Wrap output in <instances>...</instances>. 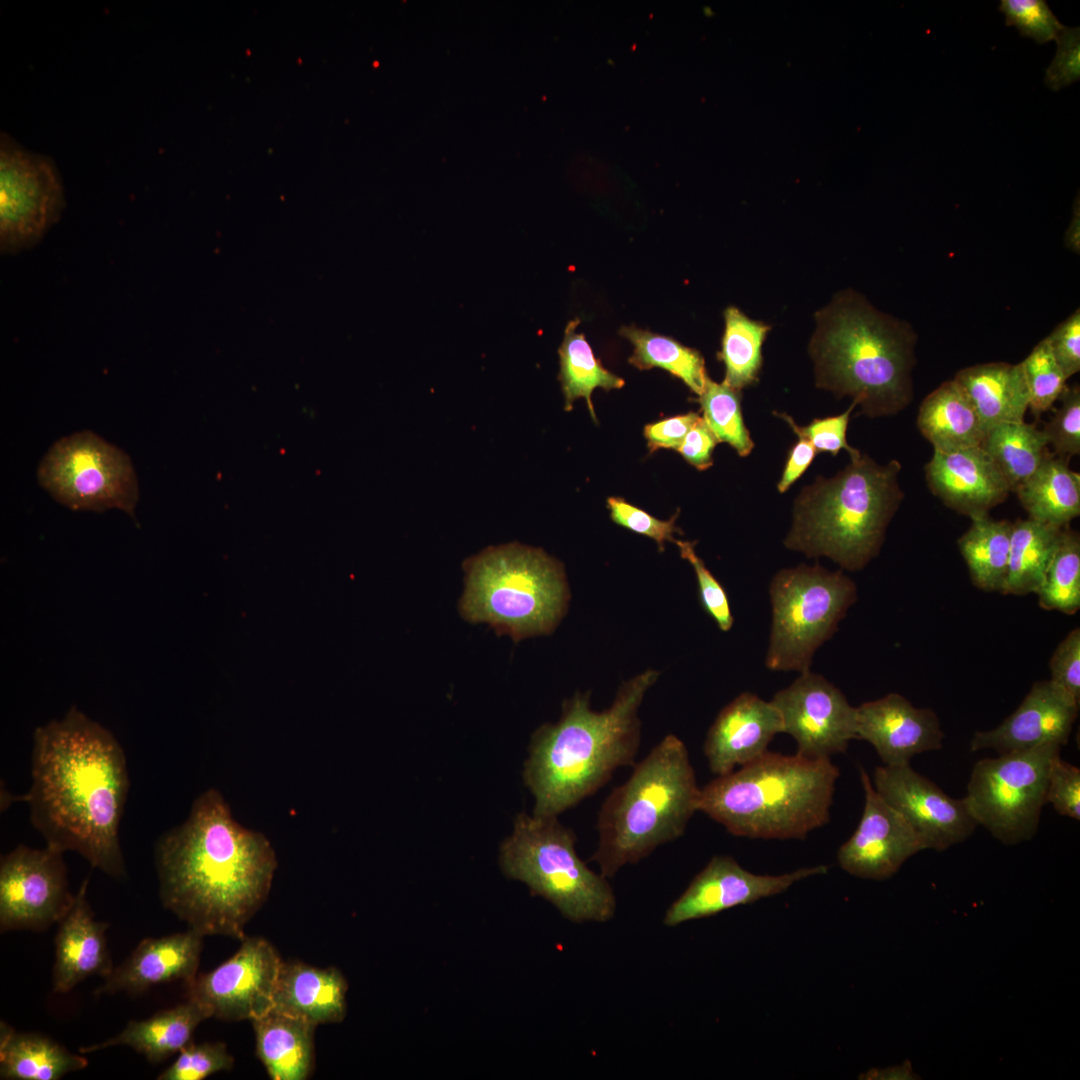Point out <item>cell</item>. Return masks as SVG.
Segmentation results:
<instances>
[{
  "label": "cell",
  "instance_id": "51",
  "mask_svg": "<svg viewBox=\"0 0 1080 1080\" xmlns=\"http://www.w3.org/2000/svg\"><path fill=\"white\" fill-rule=\"evenodd\" d=\"M1067 379L1080 370V311L1077 309L1046 338Z\"/></svg>",
  "mask_w": 1080,
  "mask_h": 1080
},
{
  "label": "cell",
  "instance_id": "23",
  "mask_svg": "<svg viewBox=\"0 0 1080 1080\" xmlns=\"http://www.w3.org/2000/svg\"><path fill=\"white\" fill-rule=\"evenodd\" d=\"M778 733L782 721L771 701L741 693L719 712L707 732L703 750L711 772L725 775L759 758Z\"/></svg>",
  "mask_w": 1080,
  "mask_h": 1080
},
{
  "label": "cell",
  "instance_id": "39",
  "mask_svg": "<svg viewBox=\"0 0 1080 1080\" xmlns=\"http://www.w3.org/2000/svg\"><path fill=\"white\" fill-rule=\"evenodd\" d=\"M1036 594L1042 609L1068 615L1080 609V536L1070 525L1061 529Z\"/></svg>",
  "mask_w": 1080,
  "mask_h": 1080
},
{
  "label": "cell",
  "instance_id": "35",
  "mask_svg": "<svg viewBox=\"0 0 1080 1080\" xmlns=\"http://www.w3.org/2000/svg\"><path fill=\"white\" fill-rule=\"evenodd\" d=\"M980 446L998 467L1011 492L1037 470L1049 453L1044 432L1024 420L990 428Z\"/></svg>",
  "mask_w": 1080,
  "mask_h": 1080
},
{
  "label": "cell",
  "instance_id": "8",
  "mask_svg": "<svg viewBox=\"0 0 1080 1080\" xmlns=\"http://www.w3.org/2000/svg\"><path fill=\"white\" fill-rule=\"evenodd\" d=\"M466 571L463 616L515 640L551 632L566 610L563 567L541 549L517 543L491 547L471 558Z\"/></svg>",
  "mask_w": 1080,
  "mask_h": 1080
},
{
  "label": "cell",
  "instance_id": "15",
  "mask_svg": "<svg viewBox=\"0 0 1080 1080\" xmlns=\"http://www.w3.org/2000/svg\"><path fill=\"white\" fill-rule=\"evenodd\" d=\"M282 963L269 941L245 936L229 959L187 984L188 998L198 1002L210 1018L251 1021L273 1008Z\"/></svg>",
  "mask_w": 1080,
  "mask_h": 1080
},
{
  "label": "cell",
  "instance_id": "25",
  "mask_svg": "<svg viewBox=\"0 0 1080 1080\" xmlns=\"http://www.w3.org/2000/svg\"><path fill=\"white\" fill-rule=\"evenodd\" d=\"M89 878L60 919L55 936L52 973L54 993H67L90 976L107 977L113 970L106 938L108 924L97 921L87 900Z\"/></svg>",
  "mask_w": 1080,
  "mask_h": 1080
},
{
  "label": "cell",
  "instance_id": "33",
  "mask_svg": "<svg viewBox=\"0 0 1080 1080\" xmlns=\"http://www.w3.org/2000/svg\"><path fill=\"white\" fill-rule=\"evenodd\" d=\"M1012 522L988 515L971 519L969 529L958 539L974 586L985 592L1002 593L1010 550Z\"/></svg>",
  "mask_w": 1080,
  "mask_h": 1080
},
{
  "label": "cell",
  "instance_id": "26",
  "mask_svg": "<svg viewBox=\"0 0 1080 1080\" xmlns=\"http://www.w3.org/2000/svg\"><path fill=\"white\" fill-rule=\"evenodd\" d=\"M347 981L336 967L318 968L300 961L283 962L273 1009L315 1026L341 1022L347 1010Z\"/></svg>",
  "mask_w": 1080,
  "mask_h": 1080
},
{
  "label": "cell",
  "instance_id": "22",
  "mask_svg": "<svg viewBox=\"0 0 1080 1080\" xmlns=\"http://www.w3.org/2000/svg\"><path fill=\"white\" fill-rule=\"evenodd\" d=\"M924 469L931 492L947 507L970 519L988 515L1011 492L1008 482L981 446L934 451Z\"/></svg>",
  "mask_w": 1080,
  "mask_h": 1080
},
{
  "label": "cell",
  "instance_id": "5",
  "mask_svg": "<svg viewBox=\"0 0 1080 1080\" xmlns=\"http://www.w3.org/2000/svg\"><path fill=\"white\" fill-rule=\"evenodd\" d=\"M838 777L830 758L767 751L701 788L698 811L734 836L804 839L829 822Z\"/></svg>",
  "mask_w": 1080,
  "mask_h": 1080
},
{
  "label": "cell",
  "instance_id": "45",
  "mask_svg": "<svg viewBox=\"0 0 1080 1080\" xmlns=\"http://www.w3.org/2000/svg\"><path fill=\"white\" fill-rule=\"evenodd\" d=\"M675 543L681 557L694 569L701 606L722 632H728L733 626V615L724 587L696 554L693 542L676 540Z\"/></svg>",
  "mask_w": 1080,
  "mask_h": 1080
},
{
  "label": "cell",
  "instance_id": "44",
  "mask_svg": "<svg viewBox=\"0 0 1080 1080\" xmlns=\"http://www.w3.org/2000/svg\"><path fill=\"white\" fill-rule=\"evenodd\" d=\"M1061 405L1043 428L1054 454L1069 460L1080 454V388L1066 386L1059 398Z\"/></svg>",
  "mask_w": 1080,
  "mask_h": 1080
},
{
  "label": "cell",
  "instance_id": "29",
  "mask_svg": "<svg viewBox=\"0 0 1080 1080\" xmlns=\"http://www.w3.org/2000/svg\"><path fill=\"white\" fill-rule=\"evenodd\" d=\"M953 380L968 396L985 433L996 425L1024 420L1029 396L1021 363L977 364L958 371Z\"/></svg>",
  "mask_w": 1080,
  "mask_h": 1080
},
{
  "label": "cell",
  "instance_id": "21",
  "mask_svg": "<svg viewBox=\"0 0 1080 1080\" xmlns=\"http://www.w3.org/2000/svg\"><path fill=\"white\" fill-rule=\"evenodd\" d=\"M856 739L869 742L884 765L899 766L940 749L944 733L931 708H916L904 696L889 693L856 707Z\"/></svg>",
  "mask_w": 1080,
  "mask_h": 1080
},
{
  "label": "cell",
  "instance_id": "50",
  "mask_svg": "<svg viewBox=\"0 0 1080 1080\" xmlns=\"http://www.w3.org/2000/svg\"><path fill=\"white\" fill-rule=\"evenodd\" d=\"M1050 680L1080 703V629L1071 630L1049 661Z\"/></svg>",
  "mask_w": 1080,
  "mask_h": 1080
},
{
  "label": "cell",
  "instance_id": "28",
  "mask_svg": "<svg viewBox=\"0 0 1080 1080\" xmlns=\"http://www.w3.org/2000/svg\"><path fill=\"white\" fill-rule=\"evenodd\" d=\"M256 1055L272 1080H305L314 1068L317 1026L271 1009L251 1020Z\"/></svg>",
  "mask_w": 1080,
  "mask_h": 1080
},
{
  "label": "cell",
  "instance_id": "46",
  "mask_svg": "<svg viewBox=\"0 0 1080 1080\" xmlns=\"http://www.w3.org/2000/svg\"><path fill=\"white\" fill-rule=\"evenodd\" d=\"M607 507L614 523L653 539L660 551L665 549L666 542H676L674 534L681 532L675 525L679 512L668 520H660L618 497L608 498Z\"/></svg>",
  "mask_w": 1080,
  "mask_h": 1080
},
{
  "label": "cell",
  "instance_id": "9",
  "mask_svg": "<svg viewBox=\"0 0 1080 1080\" xmlns=\"http://www.w3.org/2000/svg\"><path fill=\"white\" fill-rule=\"evenodd\" d=\"M574 832L556 816L520 813L500 848L504 874L525 883L533 895L550 901L567 919L605 922L616 898L607 878L577 855Z\"/></svg>",
  "mask_w": 1080,
  "mask_h": 1080
},
{
  "label": "cell",
  "instance_id": "31",
  "mask_svg": "<svg viewBox=\"0 0 1080 1080\" xmlns=\"http://www.w3.org/2000/svg\"><path fill=\"white\" fill-rule=\"evenodd\" d=\"M87 1059L38 1033L18 1032L1 1021L0 1078L8 1080H59L84 1069Z\"/></svg>",
  "mask_w": 1080,
  "mask_h": 1080
},
{
  "label": "cell",
  "instance_id": "52",
  "mask_svg": "<svg viewBox=\"0 0 1080 1080\" xmlns=\"http://www.w3.org/2000/svg\"><path fill=\"white\" fill-rule=\"evenodd\" d=\"M701 416L696 412L676 415L647 424L644 436L651 452L657 449H676Z\"/></svg>",
  "mask_w": 1080,
  "mask_h": 1080
},
{
  "label": "cell",
  "instance_id": "43",
  "mask_svg": "<svg viewBox=\"0 0 1080 1080\" xmlns=\"http://www.w3.org/2000/svg\"><path fill=\"white\" fill-rule=\"evenodd\" d=\"M999 11L1007 26L1016 27L1021 37L1037 44L1056 40L1065 28L1045 0H1001Z\"/></svg>",
  "mask_w": 1080,
  "mask_h": 1080
},
{
  "label": "cell",
  "instance_id": "7",
  "mask_svg": "<svg viewBox=\"0 0 1080 1080\" xmlns=\"http://www.w3.org/2000/svg\"><path fill=\"white\" fill-rule=\"evenodd\" d=\"M633 767L598 813V846L589 860L606 878L681 837L698 811L701 788L680 738L668 734Z\"/></svg>",
  "mask_w": 1080,
  "mask_h": 1080
},
{
  "label": "cell",
  "instance_id": "49",
  "mask_svg": "<svg viewBox=\"0 0 1080 1080\" xmlns=\"http://www.w3.org/2000/svg\"><path fill=\"white\" fill-rule=\"evenodd\" d=\"M1056 42V54L1044 77L1045 85L1054 92L1080 79V28L1065 27Z\"/></svg>",
  "mask_w": 1080,
  "mask_h": 1080
},
{
  "label": "cell",
  "instance_id": "48",
  "mask_svg": "<svg viewBox=\"0 0 1080 1080\" xmlns=\"http://www.w3.org/2000/svg\"><path fill=\"white\" fill-rule=\"evenodd\" d=\"M1046 803L1052 804L1060 815L1079 821L1080 769L1064 761L1060 754L1049 767Z\"/></svg>",
  "mask_w": 1080,
  "mask_h": 1080
},
{
  "label": "cell",
  "instance_id": "37",
  "mask_svg": "<svg viewBox=\"0 0 1080 1080\" xmlns=\"http://www.w3.org/2000/svg\"><path fill=\"white\" fill-rule=\"evenodd\" d=\"M620 334L634 346L629 362L638 369L658 367L681 379L698 396L708 375L699 351L674 340L635 326L622 327Z\"/></svg>",
  "mask_w": 1080,
  "mask_h": 1080
},
{
  "label": "cell",
  "instance_id": "30",
  "mask_svg": "<svg viewBox=\"0 0 1080 1080\" xmlns=\"http://www.w3.org/2000/svg\"><path fill=\"white\" fill-rule=\"evenodd\" d=\"M917 427L934 451L951 452L980 446L985 429L964 390L946 381L922 401Z\"/></svg>",
  "mask_w": 1080,
  "mask_h": 1080
},
{
  "label": "cell",
  "instance_id": "16",
  "mask_svg": "<svg viewBox=\"0 0 1080 1080\" xmlns=\"http://www.w3.org/2000/svg\"><path fill=\"white\" fill-rule=\"evenodd\" d=\"M771 703L780 714L782 732L794 738L799 755L830 758L844 753L856 739V707L820 674L800 673Z\"/></svg>",
  "mask_w": 1080,
  "mask_h": 1080
},
{
  "label": "cell",
  "instance_id": "17",
  "mask_svg": "<svg viewBox=\"0 0 1080 1080\" xmlns=\"http://www.w3.org/2000/svg\"><path fill=\"white\" fill-rule=\"evenodd\" d=\"M874 788L923 838L927 849L944 851L966 840L978 826L964 799H954L909 764L878 766Z\"/></svg>",
  "mask_w": 1080,
  "mask_h": 1080
},
{
  "label": "cell",
  "instance_id": "47",
  "mask_svg": "<svg viewBox=\"0 0 1080 1080\" xmlns=\"http://www.w3.org/2000/svg\"><path fill=\"white\" fill-rule=\"evenodd\" d=\"M855 406L856 403L853 402L844 413L823 419H814L810 424L803 427L797 425L785 413H777V415L790 425L797 436L807 439L817 451L829 452L836 456L841 449H845L851 458L860 454L859 450L849 446L846 441L850 414Z\"/></svg>",
  "mask_w": 1080,
  "mask_h": 1080
},
{
  "label": "cell",
  "instance_id": "1",
  "mask_svg": "<svg viewBox=\"0 0 1080 1080\" xmlns=\"http://www.w3.org/2000/svg\"><path fill=\"white\" fill-rule=\"evenodd\" d=\"M31 777L29 817L46 845L75 851L93 868L123 878L119 827L129 776L111 732L72 706L63 719L35 730Z\"/></svg>",
  "mask_w": 1080,
  "mask_h": 1080
},
{
  "label": "cell",
  "instance_id": "20",
  "mask_svg": "<svg viewBox=\"0 0 1080 1080\" xmlns=\"http://www.w3.org/2000/svg\"><path fill=\"white\" fill-rule=\"evenodd\" d=\"M1079 704L1051 680L1035 682L1018 708L997 727L977 731L970 750L993 749L999 754L1046 744H1067Z\"/></svg>",
  "mask_w": 1080,
  "mask_h": 1080
},
{
  "label": "cell",
  "instance_id": "32",
  "mask_svg": "<svg viewBox=\"0 0 1080 1080\" xmlns=\"http://www.w3.org/2000/svg\"><path fill=\"white\" fill-rule=\"evenodd\" d=\"M1067 459L1048 453L1037 470L1015 489L1028 518L1062 529L1080 514V475Z\"/></svg>",
  "mask_w": 1080,
  "mask_h": 1080
},
{
  "label": "cell",
  "instance_id": "38",
  "mask_svg": "<svg viewBox=\"0 0 1080 1080\" xmlns=\"http://www.w3.org/2000/svg\"><path fill=\"white\" fill-rule=\"evenodd\" d=\"M724 319L725 330L718 358L725 365L724 382L740 391L758 381L763 362L762 345L771 326L750 319L733 306L724 311Z\"/></svg>",
  "mask_w": 1080,
  "mask_h": 1080
},
{
  "label": "cell",
  "instance_id": "10",
  "mask_svg": "<svg viewBox=\"0 0 1080 1080\" xmlns=\"http://www.w3.org/2000/svg\"><path fill=\"white\" fill-rule=\"evenodd\" d=\"M769 596L772 621L765 665L772 671L803 673L857 601V587L841 570L800 564L774 575Z\"/></svg>",
  "mask_w": 1080,
  "mask_h": 1080
},
{
  "label": "cell",
  "instance_id": "53",
  "mask_svg": "<svg viewBox=\"0 0 1080 1080\" xmlns=\"http://www.w3.org/2000/svg\"><path fill=\"white\" fill-rule=\"evenodd\" d=\"M717 443L718 440L715 435L703 417H700L687 433L677 451L689 464L700 471H704L713 464L712 454Z\"/></svg>",
  "mask_w": 1080,
  "mask_h": 1080
},
{
  "label": "cell",
  "instance_id": "42",
  "mask_svg": "<svg viewBox=\"0 0 1080 1080\" xmlns=\"http://www.w3.org/2000/svg\"><path fill=\"white\" fill-rule=\"evenodd\" d=\"M234 1058L223 1042H190L175 1061L162 1071L158 1080H203L217 1072L228 1071Z\"/></svg>",
  "mask_w": 1080,
  "mask_h": 1080
},
{
  "label": "cell",
  "instance_id": "54",
  "mask_svg": "<svg viewBox=\"0 0 1080 1080\" xmlns=\"http://www.w3.org/2000/svg\"><path fill=\"white\" fill-rule=\"evenodd\" d=\"M816 451L807 439L798 436V441L789 451L781 479L777 484L780 493L786 492L801 477L811 465Z\"/></svg>",
  "mask_w": 1080,
  "mask_h": 1080
},
{
  "label": "cell",
  "instance_id": "13",
  "mask_svg": "<svg viewBox=\"0 0 1080 1080\" xmlns=\"http://www.w3.org/2000/svg\"><path fill=\"white\" fill-rule=\"evenodd\" d=\"M0 247L17 253L38 243L65 205L59 174L46 157L20 148L1 134Z\"/></svg>",
  "mask_w": 1080,
  "mask_h": 1080
},
{
  "label": "cell",
  "instance_id": "18",
  "mask_svg": "<svg viewBox=\"0 0 1080 1080\" xmlns=\"http://www.w3.org/2000/svg\"><path fill=\"white\" fill-rule=\"evenodd\" d=\"M828 869L818 865L781 875H759L747 871L730 856H714L670 905L663 922L673 927L751 904L780 894L800 880L826 874Z\"/></svg>",
  "mask_w": 1080,
  "mask_h": 1080
},
{
  "label": "cell",
  "instance_id": "24",
  "mask_svg": "<svg viewBox=\"0 0 1080 1080\" xmlns=\"http://www.w3.org/2000/svg\"><path fill=\"white\" fill-rule=\"evenodd\" d=\"M204 936L188 929L158 938H145L131 955L104 978L96 994L142 993L176 980L187 984L196 976Z\"/></svg>",
  "mask_w": 1080,
  "mask_h": 1080
},
{
  "label": "cell",
  "instance_id": "36",
  "mask_svg": "<svg viewBox=\"0 0 1080 1080\" xmlns=\"http://www.w3.org/2000/svg\"><path fill=\"white\" fill-rule=\"evenodd\" d=\"M580 320L569 321L564 338L559 348V380L565 401V410L573 407L575 400L584 398L592 418L596 421L591 399L595 388L604 390L620 389L625 381L605 369L594 353L583 333L576 331Z\"/></svg>",
  "mask_w": 1080,
  "mask_h": 1080
},
{
  "label": "cell",
  "instance_id": "3",
  "mask_svg": "<svg viewBox=\"0 0 1080 1080\" xmlns=\"http://www.w3.org/2000/svg\"><path fill=\"white\" fill-rule=\"evenodd\" d=\"M659 672L646 670L619 687L612 705L590 707L589 693L562 706L558 722L533 734L523 779L534 796L533 816L558 817L596 793L621 767L634 766L641 741L638 710Z\"/></svg>",
  "mask_w": 1080,
  "mask_h": 1080
},
{
  "label": "cell",
  "instance_id": "11",
  "mask_svg": "<svg viewBox=\"0 0 1080 1080\" xmlns=\"http://www.w3.org/2000/svg\"><path fill=\"white\" fill-rule=\"evenodd\" d=\"M1060 750L1046 744L979 760L963 798L976 823L1006 845L1030 840L1046 804L1049 767Z\"/></svg>",
  "mask_w": 1080,
  "mask_h": 1080
},
{
  "label": "cell",
  "instance_id": "12",
  "mask_svg": "<svg viewBox=\"0 0 1080 1080\" xmlns=\"http://www.w3.org/2000/svg\"><path fill=\"white\" fill-rule=\"evenodd\" d=\"M37 479L57 502L74 510L117 508L133 516L139 498L128 455L90 431L57 440L40 461Z\"/></svg>",
  "mask_w": 1080,
  "mask_h": 1080
},
{
  "label": "cell",
  "instance_id": "4",
  "mask_svg": "<svg viewBox=\"0 0 1080 1080\" xmlns=\"http://www.w3.org/2000/svg\"><path fill=\"white\" fill-rule=\"evenodd\" d=\"M816 319L809 349L818 387L851 396L870 417L896 414L911 402L917 337L909 324L850 291Z\"/></svg>",
  "mask_w": 1080,
  "mask_h": 1080
},
{
  "label": "cell",
  "instance_id": "40",
  "mask_svg": "<svg viewBox=\"0 0 1080 1080\" xmlns=\"http://www.w3.org/2000/svg\"><path fill=\"white\" fill-rule=\"evenodd\" d=\"M699 403L702 417L718 442L728 443L742 457L748 456L754 442L743 420L739 390L708 377Z\"/></svg>",
  "mask_w": 1080,
  "mask_h": 1080
},
{
  "label": "cell",
  "instance_id": "41",
  "mask_svg": "<svg viewBox=\"0 0 1080 1080\" xmlns=\"http://www.w3.org/2000/svg\"><path fill=\"white\" fill-rule=\"evenodd\" d=\"M1029 396V408L1034 416L1052 409L1067 384V377L1055 360L1044 338L1021 362Z\"/></svg>",
  "mask_w": 1080,
  "mask_h": 1080
},
{
  "label": "cell",
  "instance_id": "14",
  "mask_svg": "<svg viewBox=\"0 0 1080 1080\" xmlns=\"http://www.w3.org/2000/svg\"><path fill=\"white\" fill-rule=\"evenodd\" d=\"M63 853L18 845L0 861V930L41 932L57 924L74 901Z\"/></svg>",
  "mask_w": 1080,
  "mask_h": 1080
},
{
  "label": "cell",
  "instance_id": "34",
  "mask_svg": "<svg viewBox=\"0 0 1080 1080\" xmlns=\"http://www.w3.org/2000/svg\"><path fill=\"white\" fill-rule=\"evenodd\" d=\"M1061 529L1027 519L1012 523L1004 595L1023 596L1038 591Z\"/></svg>",
  "mask_w": 1080,
  "mask_h": 1080
},
{
  "label": "cell",
  "instance_id": "19",
  "mask_svg": "<svg viewBox=\"0 0 1080 1080\" xmlns=\"http://www.w3.org/2000/svg\"><path fill=\"white\" fill-rule=\"evenodd\" d=\"M860 778L865 793L863 814L855 832L840 846L837 860L850 875L885 880L927 846L908 821L878 794L863 768Z\"/></svg>",
  "mask_w": 1080,
  "mask_h": 1080
},
{
  "label": "cell",
  "instance_id": "2",
  "mask_svg": "<svg viewBox=\"0 0 1080 1080\" xmlns=\"http://www.w3.org/2000/svg\"><path fill=\"white\" fill-rule=\"evenodd\" d=\"M154 859L165 909L203 936L239 940L266 901L277 868L270 841L236 822L214 788L158 838Z\"/></svg>",
  "mask_w": 1080,
  "mask_h": 1080
},
{
  "label": "cell",
  "instance_id": "27",
  "mask_svg": "<svg viewBox=\"0 0 1080 1080\" xmlns=\"http://www.w3.org/2000/svg\"><path fill=\"white\" fill-rule=\"evenodd\" d=\"M209 1013L195 1000L162 1010L142 1019L131 1020L117 1035L97 1044L81 1047L82 1054L114 1046H128L151 1063H160L179 1053L191 1042L198 1025Z\"/></svg>",
  "mask_w": 1080,
  "mask_h": 1080
},
{
  "label": "cell",
  "instance_id": "55",
  "mask_svg": "<svg viewBox=\"0 0 1080 1080\" xmlns=\"http://www.w3.org/2000/svg\"><path fill=\"white\" fill-rule=\"evenodd\" d=\"M1079 229H1080V210H1079V197L1076 198L1073 208V217L1071 223L1066 232V245L1075 252H1079Z\"/></svg>",
  "mask_w": 1080,
  "mask_h": 1080
},
{
  "label": "cell",
  "instance_id": "6",
  "mask_svg": "<svg viewBox=\"0 0 1080 1080\" xmlns=\"http://www.w3.org/2000/svg\"><path fill=\"white\" fill-rule=\"evenodd\" d=\"M900 470L896 460L880 465L860 453L836 476L817 477L795 500L785 547L848 571L863 569L879 554L904 497Z\"/></svg>",
  "mask_w": 1080,
  "mask_h": 1080
}]
</instances>
